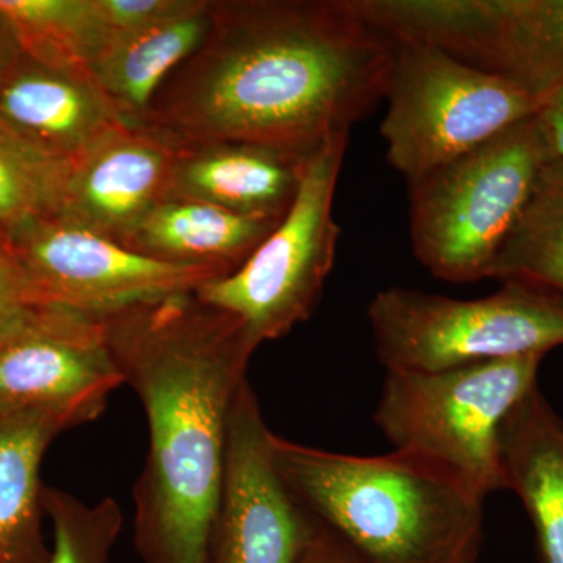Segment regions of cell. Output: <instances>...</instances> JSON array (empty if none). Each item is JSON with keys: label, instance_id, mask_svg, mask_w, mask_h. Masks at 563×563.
I'll return each mask as SVG.
<instances>
[{"label": "cell", "instance_id": "cell-1", "mask_svg": "<svg viewBox=\"0 0 563 563\" xmlns=\"http://www.w3.org/2000/svg\"><path fill=\"white\" fill-rule=\"evenodd\" d=\"M393 47L354 0H210L201 46L140 125L176 146L240 141L309 157L384 101Z\"/></svg>", "mask_w": 563, "mask_h": 563}, {"label": "cell", "instance_id": "cell-2", "mask_svg": "<svg viewBox=\"0 0 563 563\" xmlns=\"http://www.w3.org/2000/svg\"><path fill=\"white\" fill-rule=\"evenodd\" d=\"M101 321L150 428L133 487L136 553L144 563H203L229 420L257 346L239 318L195 290L143 299Z\"/></svg>", "mask_w": 563, "mask_h": 563}, {"label": "cell", "instance_id": "cell-3", "mask_svg": "<svg viewBox=\"0 0 563 563\" xmlns=\"http://www.w3.org/2000/svg\"><path fill=\"white\" fill-rule=\"evenodd\" d=\"M282 479L362 563H479L484 496L418 455H350L273 435Z\"/></svg>", "mask_w": 563, "mask_h": 563}, {"label": "cell", "instance_id": "cell-4", "mask_svg": "<svg viewBox=\"0 0 563 563\" xmlns=\"http://www.w3.org/2000/svg\"><path fill=\"white\" fill-rule=\"evenodd\" d=\"M537 114L410 181L412 247L433 276L487 279L551 158Z\"/></svg>", "mask_w": 563, "mask_h": 563}, {"label": "cell", "instance_id": "cell-5", "mask_svg": "<svg viewBox=\"0 0 563 563\" xmlns=\"http://www.w3.org/2000/svg\"><path fill=\"white\" fill-rule=\"evenodd\" d=\"M543 355L440 372H385L374 422L393 451L450 470L484 498L503 490L499 433L536 388Z\"/></svg>", "mask_w": 563, "mask_h": 563}, {"label": "cell", "instance_id": "cell-6", "mask_svg": "<svg viewBox=\"0 0 563 563\" xmlns=\"http://www.w3.org/2000/svg\"><path fill=\"white\" fill-rule=\"evenodd\" d=\"M368 320L385 372L544 357L563 346V298L523 280H504L481 299L387 288L369 302Z\"/></svg>", "mask_w": 563, "mask_h": 563}, {"label": "cell", "instance_id": "cell-7", "mask_svg": "<svg viewBox=\"0 0 563 563\" xmlns=\"http://www.w3.org/2000/svg\"><path fill=\"white\" fill-rule=\"evenodd\" d=\"M393 66L380 135L407 184L536 117L543 103L512 81L433 44L391 36Z\"/></svg>", "mask_w": 563, "mask_h": 563}, {"label": "cell", "instance_id": "cell-8", "mask_svg": "<svg viewBox=\"0 0 563 563\" xmlns=\"http://www.w3.org/2000/svg\"><path fill=\"white\" fill-rule=\"evenodd\" d=\"M347 141L350 135L335 136L313 152L290 210L273 232L235 273L195 290L239 318L257 347L288 335L320 301L339 246L333 199Z\"/></svg>", "mask_w": 563, "mask_h": 563}, {"label": "cell", "instance_id": "cell-9", "mask_svg": "<svg viewBox=\"0 0 563 563\" xmlns=\"http://www.w3.org/2000/svg\"><path fill=\"white\" fill-rule=\"evenodd\" d=\"M390 36L424 41L512 81L543 107L563 96V0H354Z\"/></svg>", "mask_w": 563, "mask_h": 563}, {"label": "cell", "instance_id": "cell-10", "mask_svg": "<svg viewBox=\"0 0 563 563\" xmlns=\"http://www.w3.org/2000/svg\"><path fill=\"white\" fill-rule=\"evenodd\" d=\"M2 236L20 263L33 303L91 317L221 279L213 269L154 261L57 218L25 222Z\"/></svg>", "mask_w": 563, "mask_h": 563}, {"label": "cell", "instance_id": "cell-11", "mask_svg": "<svg viewBox=\"0 0 563 563\" xmlns=\"http://www.w3.org/2000/svg\"><path fill=\"white\" fill-rule=\"evenodd\" d=\"M121 385L101 318L35 303L0 335V424L31 413L87 424Z\"/></svg>", "mask_w": 563, "mask_h": 563}, {"label": "cell", "instance_id": "cell-12", "mask_svg": "<svg viewBox=\"0 0 563 563\" xmlns=\"http://www.w3.org/2000/svg\"><path fill=\"white\" fill-rule=\"evenodd\" d=\"M250 380L233 402L220 499L203 563H295L317 523L284 483Z\"/></svg>", "mask_w": 563, "mask_h": 563}, {"label": "cell", "instance_id": "cell-13", "mask_svg": "<svg viewBox=\"0 0 563 563\" xmlns=\"http://www.w3.org/2000/svg\"><path fill=\"white\" fill-rule=\"evenodd\" d=\"M177 146L143 125L121 124L70 163L60 217L124 246L165 196Z\"/></svg>", "mask_w": 563, "mask_h": 563}, {"label": "cell", "instance_id": "cell-14", "mask_svg": "<svg viewBox=\"0 0 563 563\" xmlns=\"http://www.w3.org/2000/svg\"><path fill=\"white\" fill-rule=\"evenodd\" d=\"M309 157L240 141L181 144L163 199L201 202L252 220L279 222L298 195Z\"/></svg>", "mask_w": 563, "mask_h": 563}, {"label": "cell", "instance_id": "cell-15", "mask_svg": "<svg viewBox=\"0 0 563 563\" xmlns=\"http://www.w3.org/2000/svg\"><path fill=\"white\" fill-rule=\"evenodd\" d=\"M0 122L68 163L125 124L91 70L55 68L25 55L0 84Z\"/></svg>", "mask_w": 563, "mask_h": 563}, {"label": "cell", "instance_id": "cell-16", "mask_svg": "<svg viewBox=\"0 0 563 563\" xmlns=\"http://www.w3.org/2000/svg\"><path fill=\"white\" fill-rule=\"evenodd\" d=\"M504 488L517 493L536 532L537 563H563V420L539 385L499 433Z\"/></svg>", "mask_w": 563, "mask_h": 563}, {"label": "cell", "instance_id": "cell-17", "mask_svg": "<svg viewBox=\"0 0 563 563\" xmlns=\"http://www.w3.org/2000/svg\"><path fill=\"white\" fill-rule=\"evenodd\" d=\"M209 24L210 0H188L172 16L114 41L92 63V77L125 124L143 122L163 84L201 46Z\"/></svg>", "mask_w": 563, "mask_h": 563}, {"label": "cell", "instance_id": "cell-18", "mask_svg": "<svg viewBox=\"0 0 563 563\" xmlns=\"http://www.w3.org/2000/svg\"><path fill=\"white\" fill-rule=\"evenodd\" d=\"M277 222L252 220L191 201L163 199L143 218L124 247L172 265L235 273Z\"/></svg>", "mask_w": 563, "mask_h": 563}, {"label": "cell", "instance_id": "cell-19", "mask_svg": "<svg viewBox=\"0 0 563 563\" xmlns=\"http://www.w3.org/2000/svg\"><path fill=\"white\" fill-rule=\"evenodd\" d=\"M77 422L55 413H31L0 424V563H51L43 533L40 470L60 433Z\"/></svg>", "mask_w": 563, "mask_h": 563}, {"label": "cell", "instance_id": "cell-20", "mask_svg": "<svg viewBox=\"0 0 563 563\" xmlns=\"http://www.w3.org/2000/svg\"><path fill=\"white\" fill-rule=\"evenodd\" d=\"M22 55L55 68L90 70L110 46L96 0H0Z\"/></svg>", "mask_w": 563, "mask_h": 563}, {"label": "cell", "instance_id": "cell-21", "mask_svg": "<svg viewBox=\"0 0 563 563\" xmlns=\"http://www.w3.org/2000/svg\"><path fill=\"white\" fill-rule=\"evenodd\" d=\"M488 277L528 282L563 298V161L550 158L540 169Z\"/></svg>", "mask_w": 563, "mask_h": 563}, {"label": "cell", "instance_id": "cell-22", "mask_svg": "<svg viewBox=\"0 0 563 563\" xmlns=\"http://www.w3.org/2000/svg\"><path fill=\"white\" fill-rule=\"evenodd\" d=\"M69 168L0 122V233L60 217Z\"/></svg>", "mask_w": 563, "mask_h": 563}, {"label": "cell", "instance_id": "cell-23", "mask_svg": "<svg viewBox=\"0 0 563 563\" xmlns=\"http://www.w3.org/2000/svg\"><path fill=\"white\" fill-rule=\"evenodd\" d=\"M43 506L54 531L51 563H111L124 521L120 504L113 498L87 504L44 485Z\"/></svg>", "mask_w": 563, "mask_h": 563}, {"label": "cell", "instance_id": "cell-24", "mask_svg": "<svg viewBox=\"0 0 563 563\" xmlns=\"http://www.w3.org/2000/svg\"><path fill=\"white\" fill-rule=\"evenodd\" d=\"M32 306L35 303L24 273L0 233V335L13 328Z\"/></svg>", "mask_w": 563, "mask_h": 563}, {"label": "cell", "instance_id": "cell-25", "mask_svg": "<svg viewBox=\"0 0 563 563\" xmlns=\"http://www.w3.org/2000/svg\"><path fill=\"white\" fill-rule=\"evenodd\" d=\"M318 526V525H317ZM295 563H362L335 537L318 526Z\"/></svg>", "mask_w": 563, "mask_h": 563}, {"label": "cell", "instance_id": "cell-26", "mask_svg": "<svg viewBox=\"0 0 563 563\" xmlns=\"http://www.w3.org/2000/svg\"><path fill=\"white\" fill-rule=\"evenodd\" d=\"M548 154L563 161V96L553 99L537 114Z\"/></svg>", "mask_w": 563, "mask_h": 563}, {"label": "cell", "instance_id": "cell-27", "mask_svg": "<svg viewBox=\"0 0 563 563\" xmlns=\"http://www.w3.org/2000/svg\"><path fill=\"white\" fill-rule=\"evenodd\" d=\"M21 58L20 44L14 38L7 22L0 16V84L7 79L11 70L16 68Z\"/></svg>", "mask_w": 563, "mask_h": 563}]
</instances>
